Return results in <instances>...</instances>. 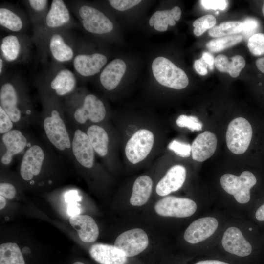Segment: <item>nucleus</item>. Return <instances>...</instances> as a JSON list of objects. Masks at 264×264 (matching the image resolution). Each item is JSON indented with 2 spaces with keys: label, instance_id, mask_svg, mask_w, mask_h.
I'll return each instance as SVG.
<instances>
[{
  "label": "nucleus",
  "instance_id": "1",
  "mask_svg": "<svg viewBox=\"0 0 264 264\" xmlns=\"http://www.w3.org/2000/svg\"><path fill=\"white\" fill-rule=\"evenodd\" d=\"M152 69L157 81L166 87L182 89L189 84L185 72L165 57H158L154 59Z\"/></svg>",
  "mask_w": 264,
  "mask_h": 264
},
{
  "label": "nucleus",
  "instance_id": "2",
  "mask_svg": "<svg viewBox=\"0 0 264 264\" xmlns=\"http://www.w3.org/2000/svg\"><path fill=\"white\" fill-rule=\"evenodd\" d=\"M253 130L249 121L242 117L232 120L226 133V142L229 150L236 154H241L247 150L252 137Z\"/></svg>",
  "mask_w": 264,
  "mask_h": 264
},
{
  "label": "nucleus",
  "instance_id": "3",
  "mask_svg": "<svg viewBox=\"0 0 264 264\" xmlns=\"http://www.w3.org/2000/svg\"><path fill=\"white\" fill-rule=\"evenodd\" d=\"M222 188L228 194L233 196L239 203L245 204L250 199V189L256 184L255 175L250 171H243L239 176L225 174L220 178Z\"/></svg>",
  "mask_w": 264,
  "mask_h": 264
},
{
  "label": "nucleus",
  "instance_id": "4",
  "mask_svg": "<svg viewBox=\"0 0 264 264\" xmlns=\"http://www.w3.org/2000/svg\"><path fill=\"white\" fill-rule=\"evenodd\" d=\"M154 142V135L147 129L136 131L127 142L125 152L128 160L137 164L144 160L151 152Z\"/></svg>",
  "mask_w": 264,
  "mask_h": 264
},
{
  "label": "nucleus",
  "instance_id": "5",
  "mask_svg": "<svg viewBox=\"0 0 264 264\" xmlns=\"http://www.w3.org/2000/svg\"><path fill=\"white\" fill-rule=\"evenodd\" d=\"M197 208L195 201L188 198L168 196L155 205V212L160 216L185 218L192 216Z\"/></svg>",
  "mask_w": 264,
  "mask_h": 264
},
{
  "label": "nucleus",
  "instance_id": "6",
  "mask_svg": "<svg viewBox=\"0 0 264 264\" xmlns=\"http://www.w3.org/2000/svg\"><path fill=\"white\" fill-rule=\"evenodd\" d=\"M44 128L48 140L57 149L64 151L71 147L66 125L57 110H52L50 116L45 118Z\"/></svg>",
  "mask_w": 264,
  "mask_h": 264
},
{
  "label": "nucleus",
  "instance_id": "7",
  "mask_svg": "<svg viewBox=\"0 0 264 264\" xmlns=\"http://www.w3.org/2000/svg\"><path fill=\"white\" fill-rule=\"evenodd\" d=\"M148 243V237L145 232L141 229L134 228L120 234L114 245L121 250L127 257H130L143 251Z\"/></svg>",
  "mask_w": 264,
  "mask_h": 264
},
{
  "label": "nucleus",
  "instance_id": "8",
  "mask_svg": "<svg viewBox=\"0 0 264 264\" xmlns=\"http://www.w3.org/2000/svg\"><path fill=\"white\" fill-rule=\"evenodd\" d=\"M84 28L88 32L102 34L111 31L113 24L102 12L90 6L84 5L79 10Z\"/></svg>",
  "mask_w": 264,
  "mask_h": 264
},
{
  "label": "nucleus",
  "instance_id": "9",
  "mask_svg": "<svg viewBox=\"0 0 264 264\" xmlns=\"http://www.w3.org/2000/svg\"><path fill=\"white\" fill-rule=\"evenodd\" d=\"M106 115L103 102L93 94L87 95L82 106L75 110L74 117L79 123L84 124L88 120L94 123L102 121Z\"/></svg>",
  "mask_w": 264,
  "mask_h": 264
},
{
  "label": "nucleus",
  "instance_id": "10",
  "mask_svg": "<svg viewBox=\"0 0 264 264\" xmlns=\"http://www.w3.org/2000/svg\"><path fill=\"white\" fill-rule=\"evenodd\" d=\"M218 221L214 217H206L198 219L192 222L184 234L185 240L191 244L204 241L216 231Z\"/></svg>",
  "mask_w": 264,
  "mask_h": 264
},
{
  "label": "nucleus",
  "instance_id": "11",
  "mask_svg": "<svg viewBox=\"0 0 264 264\" xmlns=\"http://www.w3.org/2000/svg\"><path fill=\"white\" fill-rule=\"evenodd\" d=\"M221 244L226 251L240 257L247 256L252 252L251 245L236 227H230L225 230Z\"/></svg>",
  "mask_w": 264,
  "mask_h": 264
},
{
  "label": "nucleus",
  "instance_id": "12",
  "mask_svg": "<svg viewBox=\"0 0 264 264\" xmlns=\"http://www.w3.org/2000/svg\"><path fill=\"white\" fill-rule=\"evenodd\" d=\"M44 153L42 148L38 145H33L25 152L20 166V174L26 181L32 179L38 175L41 170Z\"/></svg>",
  "mask_w": 264,
  "mask_h": 264
},
{
  "label": "nucleus",
  "instance_id": "13",
  "mask_svg": "<svg viewBox=\"0 0 264 264\" xmlns=\"http://www.w3.org/2000/svg\"><path fill=\"white\" fill-rule=\"evenodd\" d=\"M71 147L74 156L82 166L87 168L92 167L94 150L87 133L80 130H76Z\"/></svg>",
  "mask_w": 264,
  "mask_h": 264
},
{
  "label": "nucleus",
  "instance_id": "14",
  "mask_svg": "<svg viewBox=\"0 0 264 264\" xmlns=\"http://www.w3.org/2000/svg\"><path fill=\"white\" fill-rule=\"evenodd\" d=\"M186 176V170L183 166H173L157 183L156 187L157 194L164 196L177 191L182 186Z\"/></svg>",
  "mask_w": 264,
  "mask_h": 264
},
{
  "label": "nucleus",
  "instance_id": "15",
  "mask_svg": "<svg viewBox=\"0 0 264 264\" xmlns=\"http://www.w3.org/2000/svg\"><path fill=\"white\" fill-rule=\"evenodd\" d=\"M217 145L216 135L210 131H205L194 139L191 145L192 158L197 161L203 162L214 154Z\"/></svg>",
  "mask_w": 264,
  "mask_h": 264
},
{
  "label": "nucleus",
  "instance_id": "16",
  "mask_svg": "<svg viewBox=\"0 0 264 264\" xmlns=\"http://www.w3.org/2000/svg\"><path fill=\"white\" fill-rule=\"evenodd\" d=\"M107 62V57L100 53L79 54L73 59L75 70L81 75L90 76L100 72Z\"/></svg>",
  "mask_w": 264,
  "mask_h": 264
},
{
  "label": "nucleus",
  "instance_id": "17",
  "mask_svg": "<svg viewBox=\"0 0 264 264\" xmlns=\"http://www.w3.org/2000/svg\"><path fill=\"white\" fill-rule=\"evenodd\" d=\"M91 257L100 264H125L127 257L114 245L97 243L91 246L89 250Z\"/></svg>",
  "mask_w": 264,
  "mask_h": 264
},
{
  "label": "nucleus",
  "instance_id": "18",
  "mask_svg": "<svg viewBox=\"0 0 264 264\" xmlns=\"http://www.w3.org/2000/svg\"><path fill=\"white\" fill-rule=\"evenodd\" d=\"M69 222L83 242H92L97 239L99 229L92 217L85 215H74L70 217Z\"/></svg>",
  "mask_w": 264,
  "mask_h": 264
},
{
  "label": "nucleus",
  "instance_id": "19",
  "mask_svg": "<svg viewBox=\"0 0 264 264\" xmlns=\"http://www.w3.org/2000/svg\"><path fill=\"white\" fill-rule=\"evenodd\" d=\"M6 151L1 157V162L4 165L9 164L13 156L22 152L27 144V139L22 133L18 130H12L2 136Z\"/></svg>",
  "mask_w": 264,
  "mask_h": 264
},
{
  "label": "nucleus",
  "instance_id": "20",
  "mask_svg": "<svg viewBox=\"0 0 264 264\" xmlns=\"http://www.w3.org/2000/svg\"><path fill=\"white\" fill-rule=\"evenodd\" d=\"M126 69L124 61L115 59L110 62L104 68L100 76V80L103 87L108 90L115 88Z\"/></svg>",
  "mask_w": 264,
  "mask_h": 264
},
{
  "label": "nucleus",
  "instance_id": "21",
  "mask_svg": "<svg viewBox=\"0 0 264 264\" xmlns=\"http://www.w3.org/2000/svg\"><path fill=\"white\" fill-rule=\"evenodd\" d=\"M0 104L2 109L14 123L21 119V112L18 107V95L15 88L10 83L4 84L0 90Z\"/></svg>",
  "mask_w": 264,
  "mask_h": 264
},
{
  "label": "nucleus",
  "instance_id": "22",
  "mask_svg": "<svg viewBox=\"0 0 264 264\" xmlns=\"http://www.w3.org/2000/svg\"><path fill=\"white\" fill-rule=\"evenodd\" d=\"M181 15V9L177 6L171 10L157 11L150 18L149 24L154 26L157 31L164 32L167 30L168 25H175L176 21L180 19Z\"/></svg>",
  "mask_w": 264,
  "mask_h": 264
},
{
  "label": "nucleus",
  "instance_id": "23",
  "mask_svg": "<svg viewBox=\"0 0 264 264\" xmlns=\"http://www.w3.org/2000/svg\"><path fill=\"white\" fill-rule=\"evenodd\" d=\"M152 186V180L149 176L144 175L138 177L133 185L130 203L133 206L145 204L151 195Z\"/></svg>",
  "mask_w": 264,
  "mask_h": 264
},
{
  "label": "nucleus",
  "instance_id": "24",
  "mask_svg": "<svg viewBox=\"0 0 264 264\" xmlns=\"http://www.w3.org/2000/svg\"><path fill=\"white\" fill-rule=\"evenodd\" d=\"M214 64L219 71L227 72L232 77L236 78L245 67V61L239 55L229 58L224 54H220L215 58Z\"/></svg>",
  "mask_w": 264,
  "mask_h": 264
},
{
  "label": "nucleus",
  "instance_id": "25",
  "mask_svg": "<svg viewBox=\"0 0 264 264\" xmlns=\"http://www.w3.org/2000/svg\"><path fill=\"white\" fill-rule=\"evenodd\" d=\"M70 14L62 0H53L45 19L46 25L50 28L60 27L68 22Z\"/></svg>",
  "mask_w": 264,
  "mask_h": 264
},
{
  "label": "nucleus",
  "instance_id": "26",
  "mask_svg": "<svg viewBox=\"0 0 264 264\" xmlns=\"http://www.w3.org/2000/svg\"><path fill=\"white\" fill-rule=\"evenodd\" d=\"M76 85V78L71 71L67 69L60 70L50 83L51 88L59 96L71 92Z\"/></svg>",
  "mask_w": 264,
  "mask_h": 264
},
{
  "label": "nucleus",
  "instance_id": "27",
  "mask_svg": "<svg viewBox=\"0 0 264 264\" xmlns=\"http://www.w3.org/2000/svg\"><path fill=\"white\" fill-rule=\"evenodd\" d=\"M87 134L94 150L101 157L106 156L108 153L109 137L106 131L97 125L90 126Z\"/></svg>",
  "mask_w": 264,
  "mask_h": 264
},
{
  "label": "nucleus",
  "instance_id": "28",
  "mask_svg": "<svg viewBox=\"0 0 264 264\" xmlns=\"http://www.w3.org/2000/svg\"><path fill=\"white\" fill-rule=\"evenodd\" d=\"M49 49L53 58L59 62L69 61L73 57L72 49L58 34L52 36L49 42Z\"/></svg>",
  "mask_w": 264,
  "mask_h": 264
},
{
  "label": "nucleus",
  "instance_id": "29",
  "mask_svg": "<svg viewBox=\"0 0 264 264\" xmlns=\"http://www.w3.org/2000/svg\"><path fill=\"white\" fill-rule=\"evenodd\" d=\"M0 264H25L21 250L16 243L6 242L0 245Z\"/></svg>",
  "mask_w": 264,
  "mask_h": 264
},
{
  "label": "nucleus",
  "instance_id": "30",
  "mask_svg": "<svg viewBox=\"0 0 264 264\" xmlns=\"http://www.w3.org/2000/svg\"><path fill=\"white\" fill-rule=\"evenodd\" d=\"M242 27L243 24L242 22H225L210 29L208 34L211 37L217 38L236 35L242 32Z\"/></svg>",
  "mask_w": 264,
  "mask_h": 264
},
{
  "label": "nucleus",
  "instance_id": "31",
  "mask_svg": "<svg viewBox=\"0 0 264 264\" xmlns=\"http://www.w3.org/2000/svg\"><path fill=\"white\" fill-rule=\"evenodd\" d=\"M242 39L243 36L238 34L216 38L208 42L206 46L210 52L216 53L235 45Z\"/></svg>",
  "mask_w": 264,
  "mask_h": 264
},
{
  "label": "nucleus",
  "instance_id": "32",
  "mask_svg": "<svg viewBox=\"0 0 264 264\" xmlns=\"http://www.w3.org/2000/svg\"><path fill=\"white\" fill-rule=\"evenodd\" d=\"M0 49L5 60L14 61L18 58L20 51L18 39L14 35L5 36L2 40Z\"/></svg>",
  "mask_w": 264,
  "mask_h": 264
},
{
  "label": "nucleus",
  "instance_id": "33",
  "mask_svg": "<svg viewBox=\"0 0 264 264\" xmlns=\"http://www.w3.org/2000/svg\"><path fill=\"white\" fill-rule=\"evenodd\" d=\"M0 24L13 32H18L22 27L21 18L12 11L5 8L0 9Z\"/></svg>",
  "mask_w": 264,
  "mask_h": 264
},
{
  "label": "nucleus",
  "instance_id": "34",
  "mask_svg": "<svg viewBox=\"0 0 264 264\" xmlns=\"http://www.w3.org/2000/svg\"><path fill=\"white\" fill-rule=\"evenodd\" d=\"M216 24V18L212 15L207 14L196 19L193 23L194 33L199 36L207 29L214 27Z\"/></svg>",
  "mask_w": 264,
  "mask_h": 264
},
{
  "label": "nucleus",
  "instance_id": "35",
  "mask_svg": "<svg viewBox=\"0 0 264 264\" xmlns=\"http://www.w3.org/2000/svg\"><path fill=\"white\" fill-rule=\"evenodd\" d=\"M177 125L181 128H187L191 131L202 130V123L194 116L180 115L176 119Z\"/></svg>",
  "mask_w": 264,
  "mask_h": 264
},
{
  "label": "nucleus",
  "instance_id": "36",
  "mask_svg": "<svg viewBox=\"0 0 264 264\" xmlns=\"http://www.w3.org/2000/svg\"><path fill=\"white\" fill-rule=\"evenodd\" d=\"M250 52L255 56L264 54V34L256 33L251 36L247 42Z\"/></svg>",
  "mask_w": 264,
  "mask_h": 264
},
{
  "label": "nucleus",
  "instance_id": "37",
  "mask_svg": "<svg viewBox=\"0 0 264 264\" xmlns=\"http://www.w3.org/2000/svg\"><path fill=\"white\" fill-rule=\"evenodd\" d=\"M168 148L180 157H188L190 156L191 146L189 144L174 140L169 143Z\"/></svg>",
  "mask_w": 264,
  "mask_h": 264
},
{
  "label": "nucleus",
  "instance_id": "38",
  "mask_svg": "<svg viewBox=\"0 0 264 264\" xmlns=\"http://www.w3.org/2000/svg\"><path fill=\"white\" fill-rule=\"evenodd\" d=\"M242 22L243 27L242 31L243 37L248 39L252 36L259 28V22L253 18H247Z\"/></svg>",
  "mask_w": 264,
  "mask_h": 264
},
{
  "label": "nucleus",
  "instance_id": "39",
  "mask_svg": "<svg viewBox=\"0 0 264 264\" xmlns=\"http://www.w3.org/2000/svg\"><path fill=\"white\" fill-rule=\"evenodd\" d=\"M140 0H110L109 2L115 9L125 11L139 4Z\"/></svg>",
  "mask_w": 264,
  "mask_h": 264
},
{
  "label": "nucleus",
  "instance_id": "40",
  "mask_svg": "<svg viewBox=\"0 0 264 264\" xmlns=\"http://www.w3.org/2000/svg\"><path fill=\"white\" fill-rule=\"evenodd\" d=\"M13 127V122L2 109L0 107V133L4 134L11 130Z\"/></svg>",
  "mask_w": 264,
  "mask_h": 264
},
{
  "label": "nucleus",
  "instance_id": "41",
  "mask_svg": "<svg viewBox=\"0 0 264 264\" xmlns=\"http://www.w3.org/2000/svg\"><path fill=\"white\" fill-rule=\"evenodd\" d=\"M200 2L203 7L207 9L224 10L228 4L225 0H202Z\"/></svg>",
  "mask_w": 264,
  "mask_h": 264
},
{
  "label": "nucleus",
  "instance_id": "42",
  "mask_svg": "<svg viewBox=\"0 0 264 264\" xmlns=\"http://www.w3.org/2000/svg\"><path fill=\"white\" fill-rule=\"evenodd\" d=\"M16 195L15 187L8 183H1L0 184V195L8 199H13Z\"/></svg>",
  "mask_w": 264,
  "mask_h": 264
},
{
  "label": "nucleus",
  "instance_id": "43",
  "mask_svg": "<svg viewBox=\"0 0 264 264\" xmlns=\"http://www.w3.org/2000/svg\"><path fill=\"white\" fill-rule=\"evenodd\" d=\"M194 67L197 73L200 75H205L208 73L207 68L208 65L202 57L195 61Z\"/></svg>",
  "mask_w": 264,
  "mask_h": 264
},
{
  "label": "nucleus",
  "instance_id": "44",
  "mask_svg": "<svg viewBox=\"0 0 264 264\" xmlns=\"http://www.w3.org/2000/svg\"><path fill=\"white\" fill-rule=\"evenodd\" d=\"M28 1L32 8L36 11L43 10L48 2L46 0H29Z\"/></svg>",
  "mask_w": 264,
  "mask_h": 264
},
{
  "label": "nucleus",
  "instance_id": "45",
  "mask_svg": "<svg viewBox=\"0 0 264 264\" xmlns=\"http://www.w3.org/2000/svg\"><path fill=\"white\" fill-rule=\"evenodd\" d=\"M65 200L68 203L71 202H77L81 200V198L76 190H71L65 195Z\"/></svg>",
  "mask_w": 264,
  "mask_h": 264
},
{
  "label": "nucleus",
  "instance_id": "46",
  "mask_svg": "<svg viewBox=\"0 0 264 264\" xmlns=\"http://www.w3.org/2000/svg\"><path fill=\"white\" fill-rule=\"evenodd\" d=\"M67 212L68 215L71 217L80 214V209L78 207L77 202L68 203Z\"/></svg>",
  "mask_w": 264,
  "mask_h": 264
},
{
  "label": "nucleus",
  "instance_id": "47",
  "mask_svg": "<svg viewBox=\"0 0 264 264\" xmlns=\"http://www.w3.org/2000/svg\"><path fill=\"white\" fill-rule=\"evenodd\" d=\"M201 57L208 64L209 69L212 70L215 62V59L213 56L209 52H204L203 53Z\"/></svg>",
  "mask_w": 264,
  "mask_h": 264
},
{
  "label": "nucleus",
  "instance_id": "48",
  "mask_svg": "<svg viewBox=\"0 0 264 264\" xmlns=\"http://www.w3.org/2000/svg\"><path fill=\"white\" fill-rule=\"evenodd\" d=\"M256 219L260 221H264V204L261 205L255 213Z\"/></svg>",
  "mask_w": 264,
  "mask_h": 264
},
{
  "label": "nucleus",
  "instance_id": "49",
  "mask_svg": "<svg viewBox=\"0 0 264 264\" xmlns=\"http://www.w3.org/2000/svg\"><path fill=\"white\" fill-rule=\"evenodd\" d=\"M195 264H229L227 263L218 260H204Z\"/></svg>",
  "mask_w": 264,
  "mask_h": 264
},
{
  "label": "nucleus",
  "instance_id": "50",
  "mask_svg": "<svg viewBox=\"0 0 264 264\" xmlns=\"http://www.w3.org/2000/svg\"><path fill=\"white\" fill-rule=\"evenodd\" d=\"M256 65L258 69L264 73V57L258 58L256 61Z\"/></svg>",
  "mask_w": 264,
  "mask_h": 264
},
{
  "label": "nucleus",
  "instance_id": "51",
  "mask_svg": "<svg viewBox=\"0 0 264 264\" xmlns=\"http://www.w3.org/2000/svg\"><path fill=\"white\" fill-rule=\"evenodd\" d=\"M6 204V201L4 197L0 195V210L4 208Z\"/></svg>",
  "mask_w": 264,
  "mask_h": 264
},
{
  "label": "nucleus",
  "instance_id": "52",
  "mask_svg": "<svg viewBox=\"0 0 264 264\" xmlns=\"http://www.w3.org/2000/svg\"><path fill=\"white\" fill-rule=\"evenodd\" d=\"M2 66H3V61L1 58L0 59V74L2 73Z\"/></svg>",
  "mask_w": 264,
  "mask_h": 264
},
{
  "label": "nucleus",
  "instance_id": "53",
  "mask_svg": "<svg viewBox=\"0 0 264 264\" xmlns=\"http://www.w3.org/2000/svg\"><path fill=\"white\" fill-rule=\"evenodd\" d=\"M262 13L264 16V2H263V6H262Z\"/></svg>",
  "mask_w": 264,
  "mask_h": 264
},
{
  "label": "nucleus",
  "instance_id": "54",
  "mask_svg": "<svg viewBox=\"0 0 264 264\" xmlns=\"http://www.w3.org/2000/svg\"><path fill=\"white\" fill-rule=\"evenodd\" d=\"M73 264H84L81 262H75Z\"/></svg>",
  "mask_w": 264,
  "mask_h": 264
}]
</instances>
